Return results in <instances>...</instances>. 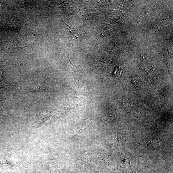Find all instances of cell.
I'll use <instances>...</instances> for the list:
<instances>
[{
  "label": "cell",
  "mask_w": 173,
  "mask_h": 173,
  "mask_svg": "<svg viewBox=\"0 0 173 173\" xmlns=\"http://www.w3.org/2000/svg\"><path fill=\"white\" fill-rule=\"evenodd\" d=\"M43 86L40 83H34L26 86L24 93L40 92L43 90Z\"/></svg>",
  "instance_id": "obj_1"
},
{
  "label": "cell",
  "mask_w": 173,
  "mask_h": 173,
  "mask_svg": "<svg viewBox=\"0 0 173 173\" xmlns=\"http://www.w3.org/2000/svg\"><path fill=\"white\" fill-rule=\"evenodd\" d=\"M66 58L67 63L68 64V66L69 68L71 69L72 70H76L78 69V66H76L74 65H73L72 63L70 61V60L69 59V53L67 54L66 56Z\"/></svg>",
  "instance_id": "obj_2"
},
{
  "label": "cell",
  "mask_w": 173,
  "mask_h": 173,
  "mask_svg": "<svg viewBox=\"0 0 173 173\" xmlns=\"http://www.w3.org/2000/svg\"><path fill=\"white\" fill-rule=\"evenodd\" d=\"M2 71L3 70L0 67V88H3L2 87Z\"/></svg>",
  "instance_id": "obj_3"
}]
</instances>
